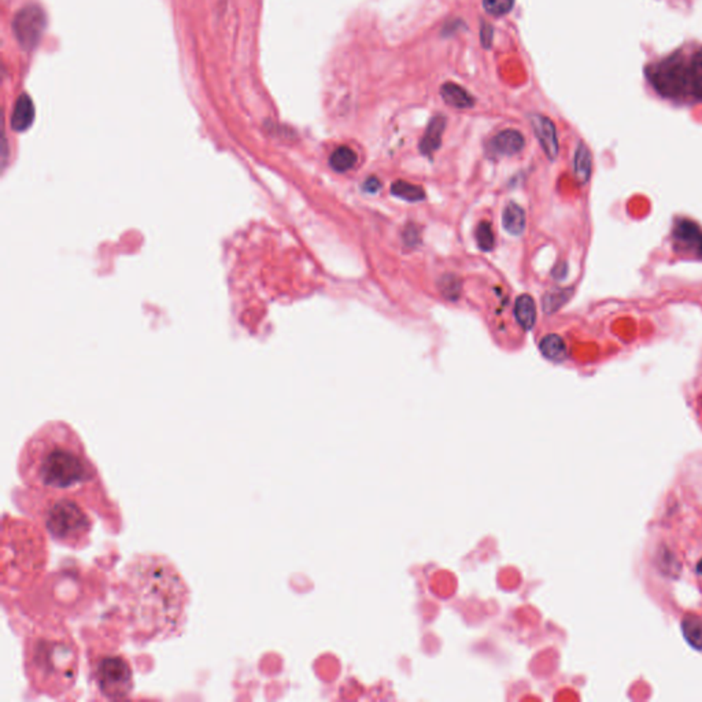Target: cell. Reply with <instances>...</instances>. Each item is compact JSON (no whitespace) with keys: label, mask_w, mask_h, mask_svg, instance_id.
Returning <instances> with one entry per match:
<instances>
[{"label":"cell","mask_w":702,"mask_h":702,"mask_svg":"<svg viewBox=\"0 0 702 702\" xmlns=\"http://www.w3.org/2000/svg\"><path fill=\"white\" fill-rule=\"evenodd\" d=\"M697 571H698L700 573H702V561H700V564H698V566H697Z\"/></svg>","instance_id":"obj_25"},{"label":"cell","mask_w":702,"mask_h":702,"mask_svg":"<svg viewBox=\"0 0 702 702\" xmlns=\"http://www.w3.org/2000/svg\"><path fill=\"white\" fill-rule=\"evenodd\" d=\"M571 297V291L569 290H556V291H550L547 292L543 299H542V307L543 310L547 313V314H552L553 311L559 310L561 307L562 304H565L568 301V298Z\"/></svg>","instance_id":"obj_19"},{"label":"cell","mask_w":702,"mask_h":702,"mask_svg":"<svg viewBox=\"0 0 702 702\" xmlns=\"http://www.w3.org/2000/svg\"><path fill=\"white\" fill-rule=\"evenodd\" d=\"M515 6V0H483L484 10L494 17H501L508 13Z\"/></svg>","instance_id":"obj_22"},{"label":"cell","mask_w":702,"mask_h":702,"mask_svg":"<svg viewBox=\"0 0 702 702\" xmlns=\"http://www.w3.org/2000/svg\"><path fill=\"white\" fill-rule=\"evenodd\" d=\"M391 194L397 198H400L407 202H420L425 198V192L422 187L410 184L405 180H397L391 186Z\"/></svg>","instance_id":"obj_17"},{"label":"cell","mask_w":702,"mask_h":702,"mask_svg":"<svg viewBox=\"0 0 702 702\" xmlns=\"http://www.w3.org/2000/svg\"><path fill=\"white\" fill-rule=\"evenodd\" d=\"M515 316L517 323L523 329L530 331L534 328L537 321V307L530 295L523 294L516 299Z\"/></svg>","instance_id":"obj_11"},{"label":"cell","mask_w":702,"mask_h":702,"mask_svg":"<svg viewBox=\"0 0 702 702\" xmlns=\"http://www.w3.org/2000/svg\"><path fill=\"white\" fill-rule=\"evenodd\" d=\"M476 242L482 251H492L495 246V237L492 232V224L489 221H482L476 230Z\"/></svg>","instance_id":"obj_21"},{"label":"cell","mask_w":702,"mask_h":702,"mask_svg":"<svg viewBox=\"0 0 702 702\" xmlns=\"http://www.w3.org/2000/svg\"><path fill=\"white\" fill-rule=\"evenodd\" d=\"M441 95L446 103L456 109H469L475 105V99L468 91L454 83H446L441 88Z\"/></svg>","instance_id":"obj_12"},{"label":"cell","mask_w":702,"mask_h":702,"mask_svg":"<svg viewBox=\"0 0 702 702\" xmlns=\"http://www.w3.org/2000/svg\"><path fill=\"white\" fill-rule=\"evenodd\" d=\"M47 18L42 7L36 4H29L21 8L13 20V32L25 49L36 47L46 30Z\"/></svg>","instance_id":"obj_5"},{"label":"cell","mask_w":702,"mask_h":702,"mask_svg":"<svg viewBox=\"0 0 702 702\" xmlns=\"http://www.w3.org/2000/svg\"><path fill=\"white\" fill-rule=\"evenodd\" d=\"M502 224L508 234L521 236L525 231V213L518 205L511 202L502 214Z\"/></svg>","instance_id":"obj_13"},{"label":"cell","mask_w":702,"mask_h":702,"mask_svg":"<svg viewBox=\"0 0 702 702\" xmlns=\"http://www.w3.org/2000/svg\"><path fill=\"white\" fill-rule=\"evenodd\" d=\"M35 119V105L28 95H21L14 106L11 116V128L17 132L26 131Z\"/></svg>","instance_id":"obj_10"},{"label":"cell","mask_w":702,"mask_h":702,"mask_svg":"<svg viewBox=\"0 0 702 702\" xmlns=\"http://www.w3.org/2000/svg\"><path fill=\"white\" fill-rule=\"evenodd\" d=\"M439 290L447 299L457 301L463 291V281L454 275H446L439 280Z\"/></svg>","instance_id":"obj_18"},{"label":"cell","mask_w":702,"mask_h":702,"mask_svg":"<svg viewBox=\"0 0 702 702\" xmlns=\"http://www.w3.org/2000/svg\"><path fill=\"white\" fill-rule=\"evenodd\" d=\"M95 680L100 693L112 700L126 697L132 687V671L122 657H103L95 668Z\"/></svg>","instance_id":"obj_4"},{"label":"cell","mask_w":702,"mask_h":702,"mask_svg":"<svg viewBox=\"0 0 702 702\" xmlns=\"http://www.w3.org/2000/svg\"><path fill=\"white\" fill-rule=\"evenodd\" d=\"M675 239L679 244H684L686 249H691L696 256L702 257V232L701 230L691 221L680 220L675 227L674 232Z\"/></svg>","instance_id":"obj_7"},{"label":"cell","mask_w":702,"mask_h":702,"mask_svg":"<svg viewBox=\"0 0 702 702\" xmlns=\"http://www.w3.org/2000/svg\"><path fill=\"white\" fill-rule=\"evenodd\" d=\"M44 521L51 537L69 547L84 545L93 527V521L85 511L66 496H58L48 506Z\"/></svg>","instance_id":"obj_3"},{"label":"cell","mask_w":702,"mask_h":702,"mask_svg":"<svg viewBox=\"0 0 702 702\" xmlns=\"http://www.w3.org/2000/svg\"><path fill=\"white\" fill-rule=\"evenodd\" d=\"M362 188H364V191H365V192L376 194V192L381 188V183H380V180H379L377 177H375V176H371V177H368V179L365 180L364 187Z\"/></svg>","instance_id":"obj_24"},{"label":"cell","mask_w":702,"mask_h":702,"mask_svg":"<svg viewBox=\"0 0 702 702\" xmlns=\"http://www.w3.org/2000/svg\"><path fill=\"white\" fill-rule=\"evenodd\" d=\"M78 436L68 427L51 424L35 434L20 457V476L26 484L44 492H71L96 477Z\"/></svg>","instance_id":"obj_1"},{"label":"cell","mask_w":702,"mask_h":702,"mask_svg":"<svg viewBox=\"0 0 702 702\" xmlns=\"http://www.w3.org/2000/svg\"><path fill=\"white\" fill-rule=\"evenodd\" d=\"M645 77L657 96L679 106L702 103V43L691 42L655 58Z\"/></svg>","instance_id":"obj_2"},{"label":"cell","mask_w":702,"mask_h":702,"mask_svg":"<svg viewBox=\"0 0 702 702\" xmlns=\"http://www.w3.org/2000/svg\"><path fill=\"white\" fill-rule=\"evenodd\" d=\"M403 240L409 247H415L420 243V231L415 225H409L403 232Z\"/></svg>","instance_id":"obj_23"},{"label":"cell","mask_w":702,"mask_h":702,"mask_svg":"<svg viewBox=\"0 0 702 702\" xmlns=\"http://www.w3.org/2000/svg\"><path fill=\"white\" fill-rule=\"evenodd\" d=\"M683 632H684V636L690 645H693L696 649H702L701 620H698L696 617H690V619L684 620Z\"/></svg>","instance_id":"obj_20"},{"label":"cell","mask_w":702,"mask_h":702,"mask_svg":"<svg viewBox=\"0 0 702 702\" xmlns=\"http://www.w3.org/2000/svg\"><path fill=\"white\" fill-rule=\"evenodd\" d=\"M573 170L575 176L579 183H587L590 176H591V154L585 144H579L576 154H575V161H573Z\"/></svg>","instance_id":"obj_16"},{"label":"cell","mask_w":702,"mask_h":702,"mask_svg":"<svg viewBox=\"0 0 702 702\" xmlns=\"http://www.w3.org/2000/svg\"><path fill=\"white\" fill-rule=\"evenodd\" d=\"M355 164H357V154L351 150L350 147H346V145L338 147L329 157L331 167L338 173H345V172L350 170Z\"/></svg>","instance_id":"obj_15"},{"label":"cell","mask_w":702,"mask_h":702,"mask_svg":"<svg viewBox=\"0 0 702 702\" xmlns=\"http://www.w3.org/2000/svg\"><path fill=\"white\" fill-rule=\"evenodd\" d=\"M446 118L444 116H435L431 119L422 141L420 151L424 155L431 157L442 144V135L445 132Z\"/></svg>","instance_id":"obj_8"},{"label":"cell","mask_w":702,"mask_h":702,"mask_svg":"<svg viewBox=\"0 0 702 702\" xmlns=\"http://www.w3.org/2000/svg\"><path fill=\"white\" fill-rule=\"evenodd\" d=\"M531 125L546 157L550 161H554L559 155V139L554 124L552 122L550 118L534 114L531 117Z\"/></svg>","instance_id":"obj_6"},{"label":"cell","mask_w":702,"mask_h":702,"mask_svg":"<svg viewBox=\"0 0 702 702\" xmlns=\"http://www.w3.org/2000/svg\"><path fill=\"white\" fill-rule=\"evenodd\" d=\"M524 136L516 129H506L498 133L492 141V148L499 155H515L524 148Z\"/></svg>","instance_id":"obj_9"},{"label":"cell","mask_w":702,"mask_h":702,"mask_svg":"<svg viewBox=\"0 0 702 702\" xmlns=\"http://www.w3.org/2000/svg\"><path fill=\"white\" fill-rule=\"evenodd\" d=\"M539 349L547 359L554 361V362H560L566 357V346H565L561 336H559L556 333H550V335L545 336L540 340Z\"/></svg>","instance_id":"obj_14"}]
</instances>
